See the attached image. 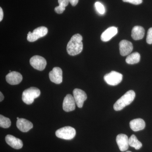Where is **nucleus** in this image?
<instances>
[{"instance_id":"nucleus-17","label":"nucleus","mask_w":152,"mask_h":152,"mask_svg":"<svg viewBox=\"0 0 152 152\" xmlns=\"http://www.w3.org/2000/svg\"><path fill=\"white\" fill-rule=\"evenodd\" d=\"M130 127L134 132L142 130L145 127V123L143 120L141 118L135 119L130 122Z\"/></svg>"},{"instance_id":"nucleus-23","label":"nucleus","mask_w":152,"mask_h":152,"mask_svg":"<svg viewBox=\"0 0 152 152\" xmlns=\"http://www.w3.org/2000/svg\"><path fill=\"white\" fill-rule=\"evenodd\" d=\"M95 7L96 10L99 13L103 15L105 13V8L103 5L99 2H96L95 3Z\"/></svg>"},{"instance_id":"nucleus-11","label":"nucleus","mask_w":152,"mask_h":152,"mask_svg":"<svg viewBox=\"0 0 152 152\" xmlns=\"http://www.w3.org/2000/svg\"><path fill=\"white\" fill-rule=\"evenodd\" d=\"M120 53L123 56H127L131 53L133 50L132 44L126 40H123L119 43Z\"/></svg>"},{"instance_id":"nucleus-4","label":"nucleus","mask_w":152,"mask_h":152,"mask_svg":"<svg viewBox=\"0 0 152 152\" xmlns=\"http://www.w3.org/2000/svg\"><path fill=\"white\" fill-rule=\"evenodd\" d=\"M76 132L74 128L65 126L61 128L56 131V135L59 138L66 140H71L76 135Z\"/></svg>"},{"instance_id":"nucleus-26","label":"nucleus","mask_w":152,"mask_h":152,"mask_svg":"<svg viewBox=\"0 0 152 152\" xmlns=\"http://www.w3.org/2000/svg\"><path fill=\"white\" fill-rule=\"evenodd\" d=\"M69 2L70 3L72 6H75L78 3L79 0H69Z\"/></svg>"},{"instance_id":"nucleus-9","label":"nucleus","mask_w":152,"mask_h":152,"mask_svg":"<svg viewBox=\"0 0 152 152\" xmlns=\"http://www.w3.org/2000/svg\"><path fill=\"white\" fill-rule=\"evenodd\" d=\"M49 78L51 81L57 84H59L62 82L63 72L61 69L58 67H56L49 74Z\"/></svg>"},{"instance_id":"nucleus-29","label":"nucleus","mask_w":152,"mask_h":152,"mask_svg":"<svg viewBox=\"0 0 152 152\" xmlns=\"http://www.w3.org/2000/svg\"><path fill=\"white\" fill-rule=\"evenodd\" d=\"M17 119H18H18H20V118H18V117H17Z\"/></svg>"},{"instance_id":"nucleus-1","label":"nucleus","mask_w":152,"mask_h":152,"mask_svg":"<svg viewBox=\"0 0 152 152\" xmlns=\"http://www.w3.org/2000/svg\"><path fill=\"white\" fill-rule=\"evenodd\" d=\"M83 37L80 34H76L71 38L67 45V52L70 56L79 54L83 50Z\"/></svg>"},{"instance_id":"nucleus-22","label":"nucleus","mask_w":152,"mask_h":152,"mask_svg":"<svg viewBox=\"0 0 152 152\" xmlns=\"http://www.w3.org/2000/svg\"><path fill=\"white\" fill-rule=\"evenodd\" d=\"M11 121L9 118H6L2 115H0V126L1 127L7 129L10 126Z\"/></svg>"},{"instance_id":"nucleus-13","label":"nucleus","mask_w":152,"mask_h":152,"mask_svg":"<svg viewBox=\"0 0 152 152\" xmlns=\"http://www.w3.org/2000/svg\"><path fill=\"white\" fill-rule=\"evenodd\" d=\"M129 140L128 136L124 134H119L117 136V143L121 151H125L129 148Z\"/></svg>"},{"instance_id":"nucleus-20","label":"nucleus","mask_w":152,"mask_h":152,"mask_svg":"<svg viewBox=\"0 0 152 152\" xmlns=\"http://www.w3.org/2000/svg\"><path fill=\"white\" fill-rule=\"evenodd\" d=\"M129 145L133 147L136 150H139L142 147V144L139 141L135 135L133 134L131 136L129 140Z\"/></svg>"},{"instance_id":"nucleus-6","label":"nucleus","mask_w":152,"mask_h":152,"mask_svg":"<svg viewBox=\"0 0 152 152\" xmlns=\"http://www.w3.org/2000/svg\"><path fill=\"white\" fill-rule=\"evenodd\" d=\"M48 28L45 27L41 26L34 30L33 32H29L28 34L27 40L30 42H34L38 39L46 35Z\"/></svg>"},{"instance_id":"nucleus-10","label":"nucleus","mask_w":152,"mask_h":152,"mask_svg":"<svg viewBox=\"0 0 152 152\" xmlns=\"http://www.w3.org/2000/svg\"><path fill=\"white\" fill-rule=\"evenodd\" d=\"M76 104L74 97L72 95L67 94L63 102V110L67 112L72 111L75 109Z\"/></svg>"},{"instance_id":"nucleus-2","label":"nucleus","mask_w":152,"mask_h":152,"mask_svg":"<svg viewBox=\"0 0 152 152\" xmlns=\"http://www.w3.org/2000/svg\"><path fill=\"white\" fill-rule=\"evenodd\" d=\"M135 97V93L130 90L116 101L113 106L114 110L117 111L123 110L126 106L132 103Z\"/></svg>"},{"instance_id":"nucleus-14","label":"nucleus","mask_w":152,"mask_h":152,"mask_svg":"<svg viewBox=\"0 0 152 152\" xmlns=\"http://www.w3.org/2000/svg\"><path fill=\"white\" fill-rule=\"evenodd\" d=\"M5 140L9 145L15 149H20L23 147V143L21 140L11 135H7Z\"/></svg>"},{"instance_id":"nucleus-8","label":"nucleus","mask_w":152,"mask_h":152,"mask_svg":"<svg viewBox=\"0 0 152 152\" xmlns=\"http://www.w3.org/2000/svg\"><path fill=\"white\" fill-rule=\"evenodd\" d=\"M73 94L76 105L79 108H82L85 101L87 99L86 94L83 90L78 88L74 89Z\"/></svg>"},{"instance_id":"nucleus-12","label":"nucleus","mask_w":152,"mask_h":152,"mask_svg":"<svg viewBox=\"0 0 152 152\" xmlns=\"http://www.w3.org/2000/svg\"><path fill=\"white\" fill-rule=\"evenodd\" d=\"M6 80L8 83L12 85L19 84L23 80V76L20 73L17 72L9 73L6 77Z\"/></svg>"},{"instance_id":"nucleus-3","label":"nucleus","mask_w":152,"mask_h":152,"mask_svg":"<svg viewBox=\"0 0 152 152\" xmlns=\"http://www.w3.org/2000/svg\"><path fill=\"white\" fill-rule=\"evenodd\" d=\"M40 94V91L38 88L31 87L23 92L22 100L27 104H31L34 102L35 99L39 96Z\"/></svg>"},{"instance_id":"nucleus-27","label":"nucleus","mask_w":152,"mask_h":152,"mask_svg":"<svg viewBox=\"0 0 152 152\" xmlns=\"http://www.w3.org/2000/svg\"><path fill=\"white\" fill-rule=\"evenodd\" d=\"M3 17H4V13H3L2 9L1 7L0 8V21L2 20Z\"/></svg>"},{"instance_id":"nucleus-5","label":"nucleus","mask_w":152,"mask_h":152,"mask_svg":"<svg viewBox=\"0 0 152 152\" xmlns=\"http://www.w3.org/2000/svg\"><path fill=\"white\" fill-rule=\"evenodd\" d=\"M104 80L107 84L112 86H117L121 82L123 75L120 73L112 71L104 76Z\"/></svg>"},{"instance_id":"nucleus-25","label":"nucleus","mask_w":152,"mask_h":152,"mask_svg":"<svg viewBox=\"0 0 152 152\" xmlns=\"http://www.w3.org/2000/svg\"><path fill=\"white\" fill-rule=\"evenodd\" d=\"M125 2L131 3L134 5H139L142 2V0H122Z\"/></svg>"},{"instance_id":"nucleus-16","label":"nucleus","mask_w":152,"mask_h":152,"mask_svg":"<svg viewBox=\"0 0 152 152\" xmlns=\"http://www.w3.org/2000/svg\"><path fill=\"white\" fill-rule=\"evenodd\" d=\"M118 32V28L115 27L109 28L102 34L101 37V40L103 42H108L115 36Z\"/></svg>"},{"instance_id":"nucleus-24","label":"nucleus","mask_w":152,"mask_h":152,"mask_svg":"<svg viewBox=\"0 0 152 152\" xmlns=\"http://www.w3.org/2000/svg\"><path fill=\"white\" fill-rule=\"evenodd\" d=\"M146 41L148 44L150 45L152 44V28H150L148 31Z\"/></svg>"},{"instance_id":"nucleus-21","label":"nucleus","mask_w":152,"mask_h":152,"mask_svg":"<svg viewBox=\"0 0 152 152\" xmlns=\"http://www.w3.org/2000/svg\"><path fill=\"white\" fill-rule=\"evenodd\" d=\"M58 2L59 6L55 8V12L59 14L63 13L69 2V0H58Z\"/></svg>"},{"instance_id":"nucleus-18","label":"nucleus","mask_w":152,"mask_h":152,"mask_svg":"<svg viewBox=\"0 0 152 152\" xmlns=\"http://www.w3.org/2000/svg\"><path fill=\"white\" fill-rule=\"evenodd\" d=\"M145 33V29L142 27L135 26L132 30V37L135 40L142 39L144 37Z\"/></svg>"},{"instance_id":"nucleus-28","label":"nucleus","mask_w":152,"mask_h":152,"mask_svg":"<svg viewBox=\"0 0 152 152\" xmlns=\"http://www.w3.org/2000/svg\"><path fill=\"white\" fill-rule=\"evenodd\" d=\"M0 96H1V97H0V101L1 102H2L4 100V96L3 95L2 93L1 92H0Z\"/></svg>"},{"instance_id":"nucleus-15","label":"nucleus","mask_w":152,"mask_h":152,"mask_svg":"<svg viewBox=\"0 0 152 152\" xmlns=\"http://www.w3.org/2000/svg\"><path fill=\"white\" fill-rule=\"evenodd\" d=\"M16 124L18 129L23 132H27L33 127L32 123L24 118L19 119Z\"/></svg>"},{"instance_id":"nucleus-19","label":"nucleus","mask_w":152,"mask_h":152,"mask_svg":"<svg viewBox=\"0 0 152 152\" xmlns=\"http://www.w3.org/2000/svg\"><path fill=\"white\" fill-rule=\"evenodd\" d=\"M140 60V55L137 52L133 53L128 56L126 58V62L129 64H137Z\"/></svg>"},{"instance_id":"nucleus-30","label":"nucleus","mask_w":152,"mask_h":152,"mask_svg":"<svg viewBox=\"0 0 152 152\" xmlns=\"http://www.w3.org/2000/svg\"><path fill=\"white\" fill-rule=\"evenodd\" d=\"M126 152H132L131 151H128Z\"/></svg>"},{"instance_id":"nucleus-7","label":"nucleus","mask_w":152,"mask_h":152,"mask_svg":"<svg viewBox=\"0 0 152 152\" xmlns=\"http://www.w3.org/2000/svg\"><path fill=\"white\" fill-rule=\"evenodd\" d=\"M30 63L33 68L39 71L43 70L47 65L45 59L39 56H35L32 57L30 59Z\"/></svg>"}]
</instances>
